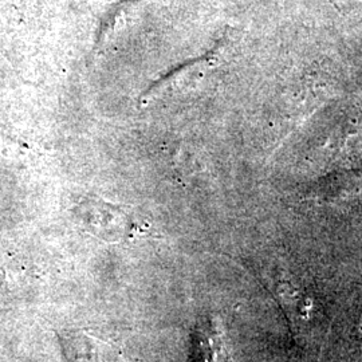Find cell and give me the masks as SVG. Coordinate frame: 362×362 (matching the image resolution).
I'll list each match as a JSON object with an SVG mask.
<instances>
[{"mask_svg": "<svg viewBox=\"0 0 362 362\" xmlns=\"http://www.w3.org/2000/svg\"><path fill=\"white\" fill-rule=\"evenodd\" d=\"M67 362H118V350L86 332H64L59 334Z\"/></svg>", "mask_w": 362, "mask_h": 362, "instance_id": "obj_1", "label": "cell"}]
</instances>
